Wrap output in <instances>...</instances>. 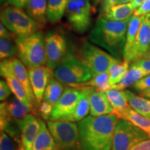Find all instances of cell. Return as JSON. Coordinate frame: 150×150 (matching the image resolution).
<instances>
[{"instance_id": "cell-37", "label": "cell", "mask_w": 150, "mask_h": 150, "mask_svg": "<svg viewBox=\"0 0 150 150\" xmlns=\"http://www.w3.org/2000/svg\"><path fill=\"white\" fill-rule=\"evenodd\" d=\"M149 13H150V0H145L139 8L135 11L133 16H145Z\"/></svg>"}, {"instance_id": "cell-17", "label": "cell", "mask_w": 150, "mask_h": 150, "mask_svg": "<svg viewBox=\"0 0 150 150\" xmlns=\"http://www.w3.org/2000/svg\"><path fill=\"white\" fill-rule=\"evenodd\" d=\"M89 102L92 116L110 115L113 112V108L105 92L89 88Z\"/></svg>"}, {"instance_id": "cell-19", "label": "cell", "mask_w": 150, "mask_h": 150, "mask_svg": "<svg viewBox=\"0 0 150 150\" xmlns=\"http://www.w3.org/2000/svg\"><path fill=\"white\" fill-rule=\"evenodd\" d=\"M112 114L116 115L120 119H125L131 122L138 128L145 131L150 137V118L140 115L130 106L120 111L112 112Z\"/></svg>"}, {"instance_id": "cell-44", "label": "cell", "mask_w": 150, "mask_h": 150, "mask_svg": "<svg viewBox=\"0 0 150 150\" xmlns=\"http://www.w3.org/2000/svg\"><path fill=\"white\" fill-rule=\"evenodd\" d=\"M132 1V0H117L116 5L119 4H127V3H131Z\"/></svg>"}, {"instance_id": "cell-18", "label": "cell", "mask_w": 150, "mask_h": 150, "mask_svg": "<svg viewBox=\"0 0 150 150\" xmlns=\"http://www.w3.org/2000/svg\"><path fill=\"white\" fill-rule=\"evenodd\" d=\"M12 62L15 74L18 80L20 81V83L22 84V87L24 88L30 103L35 109V107H38V104L34 93H33L27 68L18 58L13 57Z\"/></svg>"}, {"instance_id": "cell-15", "label": "cell", "mask_w": 150, "mask_h": 150, "mask_svg": "<svg viewBox=\"0 0 150 150\" xmlns=\"http://www.w3.org/2000/svg\"><path fill=\"white\" fill-rule=\"evenodd\" d=\"M0 74H1V76H3L5 79L6 81L7 82L9 88H11V91L15 96L23 102L24 104L27 105L28 106L32 108L33 109L35 110L29 101L24 88L22 87V84L20 83V81L18 80L16 74H15L13 66L12 58L3 60L1 61Z\"/></svg>"}, {"instance_id": "cell-42", "label": "cell", "mask_w": 150, "mask_h": 150, "mask_svg": "<svg viewBox=\"0 0 150 150\" xmlns=\"http://www.w3.org/2000/svg\"><path fill=\"white\" fill-rule=\"evenodd\" d=\"M9 30L5 27L4 24H0V38H11V33H9Z\"/></svg>"}, {"instance_id": "cell-10", "label": "cell", "mask_w": 150, "mask_h": 150, "mask_svg": "<svg viewBox=\"0 0 150 150\" xmlns=\"http://www.w3.org/2000/svg\"><path fill=\"white\" fill-rule=\"evenodd\" d=\"M150 51V13L143 16L142 22L136 40L123 60L129 64L144 58Z\"/></svg>"}, {"instance_id": "cell-20", "label": "cell", "mask_w": 150, "mask_h": 150, "mask_svg": "<svg viewBox=\"0 0 150 150\" xmlns=\"http://www.w3.org/2000/svg\"><path fill=\"white\" fill-rule=\"evenodd\" d=\"M39 122L40 128L31 150H59L46 124L40 119Z\"/></svg>"}, {"instance_id": "cell-16", "label": "cell", "mask_w": 150, "mask_h": 150, "mask_svg": "<svg viewBox=\"0 0 150 150\" xmlns=\"http://www.w3.org/2000/svg\"><path fill=\"white\" fill-rule=\"evenodd\" d=\"M18 127L22 146L25 150H31L40 128L39 119L33 113H29L18 122Z\"/></svg>"}, {"instance_id": "cell-6", "label": "cell", "mask_w": 150, "mask_h": 150, "mask_svg": "<svg viewBox=\"0 0 150 150\" xmlns=\"http://www.w3.org/2000/svg\"><path fill=\"white\" fill-rule=\"evenodd\" d=\"M80 59L88 68L93 77L102 73L109 72L112 65L120 62L119 59L88 41L83 42Z\"/></svg>"}, {"instance_id": "cell-34", "label": "cell", "mask_w": 150, "mask_h": 150, "mask_svg": "<svg viewBox=\"0 0 150 150\" xmlns=\"http://www.w3.org/2000/svg\"><path fill=\"white\" fill-rule=\"evenodd\" d=\"M132 88L142 96L150 93V74L138 80L132 86Z\"/></svg>"}, {"instance_id": "cell-13", "label": "cell", "mask_w": 150, "mask_h": 150, "mask_svg": "<svg viewBox=\"0 0 150 150\" xmlns=\"http://www.w3.org/2000/svg\"><path fill=\"white\" fill-rule=\"evenodd\" d=\"M31 86L38 104L42 102L43 95L50 80L54 77V71L47 65L27 68Z\"/></svg>"}, {"instance_id": "cell-12", "label": "cell", "mask_w": 150, "mask_h": 150, "mask_svg": "<svg viewBox=\"0 0 150 150\" xmlns=\"http://www.w3.org/2000/svg\"><path fill=\"white\" fill-rule=\"evenodd\" d=\"M81 96V91L70 86L65 88L61 98L54 107L49 120L62 121L71 115L76 108Z\"/></svg>"}, {"instance_id": "cell-47", "label": "cell", "mask_w": 150, "mask_h": 150, "mask_svg": "<svg viewBox=\"0 0 150 150\" xmlns=\"http://www.w3.org/2000/svg\"><path fill=\"white\" fill-rule=\"evenodd\" d=\"M18 150H25V149H24V148H23V147H22V145H20V147H19V149Z\"/></svg>"}, {"instance_id": "cell-30", "label": "cell", "mask_w": 150, "mask_h": 150, "mask_svg": "<svg viewBox=\"0 0 150 150\" xmlns=\"http://www.w3.org/2000/svg\"><path fill=\"white\" fill-rule=\"evenodd\" d=\"M114 111H120L129 106L125 91L110 88L105 91Z\"/></svg>"}, {"instance_id": "cell-31", "label": "cell", "mask_w": 150, "mask_h": 150, "mask_svg": "<svg viewBox=\"0 0 150 150\" xmlns=\"http://www.w3.org/2000/svg\"><path fill=\"white\" fill-rule=\"evenodd\" d=\"M16 42L11 38H0V59L1 61L18 56Z\"/></svg>"}, {"instance_id": "cell-5", "label": "cell", "mask_w": 150, "mask_h": 150, "mask_svg": "<svg viewBox=\"0 0 150 150\" xmlns=\"http://www.w3.org/2000/svg\"><path fill=\"white\" fill-rule=\"evenodd\" d=\"M1 22L16 36H27L42 28L23 9L8 6L1 11Z\"/></svg>"}, {"instance_id": "cell-24", "label": "cell", "mask_w": 150, "mask_h": 150, "mask_svg": "<svg viewBox=\"0 0 150 150\" xmlns=\"http://www.w3.org/2000/svg\"><path fill=\"white\" fill-rule=\"evenodd\" d=\"M125 91L129 106L140 115L150 118V99L137 95L130 90Z\"/></svg>"}, {"instance_id": "cell-14", "label": "cell", "mask_w": 150, "mask_h": 150, "mask_svg": "<svg viewBox=\"0 0 150 150\" xmlns=\"http://www.w3.org/2000/svg\"><path fill=\"white\" fill-rule=\"evenodd\" d=\"M35 114V110L24 104L15 96L9 101L1 102L0 104V122L8 120L18 122L29 113Z\"/></svg>"}, {"instance_id": "cell-29", "label": "cell", "mask_w": 150, "mask_h": 150, "mask_svg": "<svg viewBox=\"0 0 150 150\" xmlns=\"http://www.w3.org/2000/svg\"><path fill=\"white\" fill-rule=\"evenodd\" d=\"M64 91L63 83L58 81L55 77H53L49 81L47 86L43 95L42 100L50 103L54 107L56 103L61 98Z\"/></svg>"}, {"instance_id": "cell-36", "label": "cell", "mask_w": 150, "mask_h": 150, "mask_svg": "<svg viewBox=\"0 0 150 150\" xmlns=\"http://www.w3.org/2000/svg\"><path fill=\"white\" fill-rule=\"evenodd\" d=\"M12 93L11 90L7 83V82L4 80L0 81V100L1 102H4L10 97Z\"/></svg>"}, {"instance_id": "cell-40", "label": "cell", "mask_w": 150, "mask_h": 150, "mask_svg": "<svg viewBox=\"0 0 150 150\" xmlns=\"http://www.w3.org/2000/svg\"><path fill=\"white\" fill-rule=\"evenodd\" d=\"M130 150H150V138L138 142Z\"/></svg>"}, {"instance_id": "cell-48", "label": "cell", "mask_w": 150, "mask_h": 150, "mask_svg": "<svg viewBox=\"0 0 150 150\" xmlns=\"http://www.w3.org/2000/svg\"><path fill=\"white\" fill-rule=\"evenodd\" d=\"M0 1H1V4H3L4 3L6 0H0Z\"/></svg>"}, {"instance_id": "cell-21", "label": "cell", "mask_w": 150, "mask_h": 150, "mask_svg": "<svg viewBox=\"0 0 150 150\" xmlns=\"http://www.w3.org/2000/svg\"><path fill=\"white\" fill-rule=\"evenodd\" d=\"M25 8L27 14L42 27L48 21L47 0H29Z\"/></svg>"}, {"instance_id": "cell-33", "label": "cell", "mask_w": 150, "mask_h": 150, "mask_svg": "<svg viewBox=\"0 0 150 150\" xmlns=\"http://www.w3.org/2000/svg\"><path fill=\"white\" fill-rule=\"evenodd\" d=\"M15 142H16V140H14L11 137L9 136L6 133L1 131L0 150H18L21 145H16Z\"/></svg>"}, {"instance_id": "cell-38", "label": "cell", "mask_w": 150, "mask_h": 150, "mask_svg": "<svg viewBox=\"0 0 150 150\" xmlns=\"http://www.w3.org/2000/svg\"><path fill=\"white\" fill-rule=\"evenodd\" d=\"M117 0H102L100 6V15L102 16L103 15L109 12L112 7L116 5ZM100 16V17H101Z\"/></svg>"}, {"instance_id": "cell-11", "label": "cell", "mask_w": 150, "mask_h": 150, "mask_svg": "<svg viewBox=\"0 0 150 150\" xmlns=\"http://www.w3.org/2000/svg\"><path fill=\"white\" fill-rule=\"evenodd\" d=\"M46 51V65L55 70L67 51L65 37L59 33H50L45 37Z\"/></svg>"}, {"instance_id": "cell-22", "label": "cell", "mask_w": 150, "mask_h": 150, "mask_svg": "<svg viewBox=\"0 0 150 150\" xmlns=\"http://www.w3.org/2000/svg\"><path fill=\"white\" fill-rule=\"evenodd\" d=\"M90 112L89 88L81 91V96L74 111L71 115L67 116L62 121H68L72 122H78L87 117Z\"/></svg>"}, {"instance_id": "cell-9", "label": "cell", "mask_w": 150, "mask_h": 150, "mask_svg": "<svg viewBox=\"0 0 150 150\" xmlns=\"http://www.w3.org/2000/svg\"><path fill=\"white\" fill-rule=\"evenodd\" d=\"M92 5L90 0H69L65 18L71 29L83 33L91 24Z\"/></svg>"}, {"instance_id": "cell-26", "label": "cell", "mask_w": 150, "mask_h": 150, "mask_svg": "<svg viewBox=\"0 0 150 150\" xmlns=\"http://www.w3.org/2000/svg\"><path fill=\"white\" fill-rule=\"evenodd\" d=\"M147 73L140 67L131 65L129 67L128 72L125 74L122 79L119 83L112 86L110 88L117 90H125L127 88L132 86L138 80L146 76Z\"/></svg>"}, {"instance_id": "cell-1", "label": "cell", "mask_w": 150, "mask_h": 150, "mask_svg": "<svg viewBox=\"0 0 150 150\" xmlns=\"http://www.w3.org/2000/svg\"><path fill=\"white\" fill-rule=\"evenodd\" d=\"M120 118L112 114L89 115L78 122L82 150H110Z\"/></svg>"}, {"instance_id": "cell-45", "label": "cell", "mask_w": 150, "mask_h": 150, "mask_svg": "<svg viewBox=\"0 0 150 150\" xmlns=\"http://www.w3.org/2000/svg\"><path fill=\"white\" fill-rule=\"evenodd\" d=\"M144 58H145V59H150V51L148 52L145 56H144Z\"/></svg>"}, {"instance_id": "cell-8", "label": "cell", "mask_w": 150, "mask_h": 150, "mask_svg": "<svg viewBox=\"0 0 150 150\" xmlns=\"http://www.w3.org/2000/svg\"><path fill=\"white\" fill-rule=\"evenodd\" d=\"M149 138V135L131 122L120 119L114 131L110 150H130L138 142Z\"/></svg>"}, {"instance_id": "cell-4", "label": "cell", "mask_w": 150, "mask_h": 150, "mask_svg": "<svg viewBox=\"0 0 150 150\" xmlns=\"http://www.w3.org/2000/svg\"><path fill=\"white\" fill-rule=\"evenodd\" d=\"M54 71V77L67 86L83 83L93 78L91 72L83 62L69 52Z\"/></svg>"}, {"instance_id": "cell-35", "label": "cell", "mask_w": 150, "mask_h": 150, "mask_svg": "<svg viewBox=\"0 0 150 150\" xmlns=\"http://www.w3.org/2000/svg\"><path fill=\"white\" fill-rule=\"evenodd\" d=\"M54 106L47 102L42 100V102L38 106V112L41 117L45 120H49L52 112L53 111Z\"/></svg>"}, {"instance_id": "cell-39", "label": "cell", "mask_w": 150, "mask_h": 150, "mask_svg": "<svg viewBox=\"0 0 150 150\" xmlns=\"http://www.w3.org/2000/svg\"><path fill=\"white\" fill-rule=\"evenodd\" d=\"M131 65H134L135 66L142 69L147 73V74H150V59L142 58V59H140L134 63H131Z\"/></svg>"}, {"instance_id": "cell-2", "label": "cell", "mask_w": 150, "mask_h": 150, "mask_svg": "<svg viewBox=\"0 0 150 150\" xmlns=\"http://www.w3.org/2000/svg\"><path fill=\"white\" fill-rule=\"evenodd\" d=\"M131 18L123 21L115 22L99 17L89 35L90 42L104 49L117 59H119L120 55L123 56L127 31Z\"/></svg>"}, {"instance_id": "cell-27", "label": "cell", "mask_w": 150, "mask_h": 150, "mask_svg": "<svg viewBox=\"0 0 150 150\" xmlns=\"http://www.w3.org/2000/svg\"><path fill=\"white\" fill-rule=\"evenodd\" d=\"M142 19H143V16H133L131 18L127 31L126 42H125L123 50V59L128 54L131 47L136 40L142 22Z\"/></svg>"}, {"instance_id": "cell-7", "label": "cell", "mask_w": 150, "mask_h": 150, "mask_svg": "<svg viewBox=\"0 0 150 150\" xmlns=\"http://www.w3.org/2000/svg\"><path fill=\"white\" fill-rule=\"evenodd\" d=\"M47 126L59 150H81L78 125L68 121L47 120Z\"/></svg>"}, {"instance_id": "cell-41", "label": "cell", "mask_w": 150, "mask_h": 150, "mask_svg": "<svg viewBox=\"0 0 150 150\" xmlns=\"http://www.w3.org/2000/svg\"><path fill=\"white\" fill-rule=\"evenodd\" d=\"M29 0H6V2L10 6L18 7V8H24L27 6Z\"/></svg>"}, {"instance_id": "cell-3", "label": "cell", "mask_w": 150, "mask_h": 150, "mask_svg": "<svg viewBox=\"0 0 150 150\" xmlns=\"http://www.w3.org/2000/svg\"><path fill=\"white\" fill-rule=\"evenodd\" d=\"M15 42L18 50V58L26 67L46 65L45 37L41 33L27 36H16Z\"/></svg>"}, {"instance_id": "cell-25", "label": "cell", "mask_w": 150, "mask_h": 150, "mask_svg": "<svg viewBox=\"0 0 150 150\" xmlns=\"http://www.w3.org/2000/svg\"><path fill=\"white\" fill-rule=\"evenodd\" d=\"M135 9L131 3L122 4L115 5L110 9L109 12L103 15L102 18L110 21H123L131 18L134 15Z\"/></svg>"}, {"instance_id": "cell-46", "label": "cell", "mask_w": 150, "mask_h": 150, "mask_svg": "<svg viewBox=\"0 0 150 150\" xmlns=\"http://www.w3.org/2000/svg\"><path fill=\"white\" fill-rule=\"evenodd\" d=\"M143 97H147V98L150 99V93L146 94V95H143Z\"/></svg>"}, {"instance_id": "cell-28", "label": "cell", "mask_w": 150, "mask_h": 150, "mask_svg": "<svg viewBox=\"0 0 150 150\" xmlns=\"http://www.w3.org/2000/svg\"><path fill=\"white\" fill-rule=\"evenodd\" d=\"M69 0H47L48 22L56 24L61 21L65 13Z\"/></svg>"}, {"instance_id": "cell-23", "label": "cell", "mask_w": 150, "mask_h": 150, "mask_svg": "<svg viewBox=\"0 0 150 150\" xmlns=\"http://www.w3.org/2000/svg\"><path fill=\"white\" fill-rule=\"evenodd\" d=\"M68 86L82 91L86 88H92L105 92L110 88L109 82V72H104L99 74L97 76L91 78L87 81L77 84H72Z\"/></svg>"}, {"instance_id": "cell-32", "label": "cell", "mask_w": 150, "mask_h": 150, "mask_svg": "<svg viewBox=\"0 0 150 150\" xmlns=\"http://www.w3.org/2000/svg\"><path fill=\"white\" fill-rule=\"evenodd\" d=\"M129 63L123 60L122 62L116 63L110 67L109 70V82L110 87L119 83L122 79L129 69Z\"/></svg>"}, {"instance_id": "cell-43", "label": "cell", "mask_w": 150, "mask_h": 150, "mask_svg": "<svg viewBox=\"0 0 150 150\" xmlns=\"http://www.w3.org/2000/svg\"><path fill=\"white\" fill-rule=\"evenodd\" d=\"M145 0H132L131 4L132 5V6L134 7L135 10H136L137 8H139L140 6L142 5V4L145 1Z\"/></svg>"}]
</instances>
